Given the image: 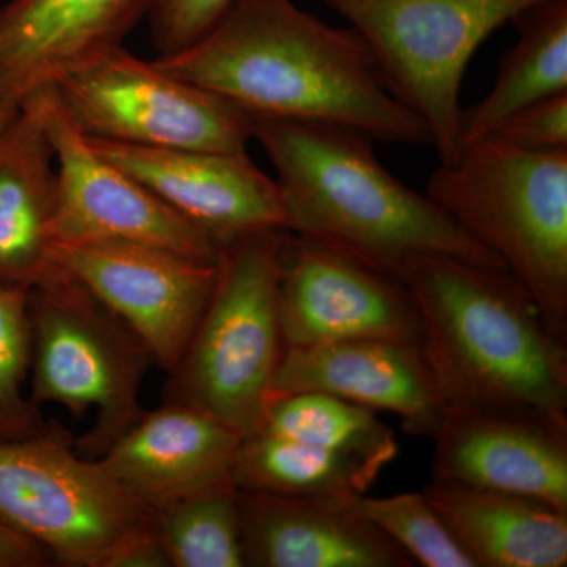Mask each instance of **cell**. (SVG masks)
Segmentation results:
<instances>
[{
	"label": "cell",
	"instance_id": "9a60e30c",
	"mask_svg": "<svg viewBox=\"0 0 567 567\" xmlns=\"http://www.w3.org/2000/svg\"><path fill=\"white\" fill-rule=\"evenodd\" d=\"M300 391L393 413L406 434L421 436H434L447 406L420 342L395 339L284 349L271 399Z\"/></svg>",
	"mask_w": 567,
	"mask_h": 567
},
{
	"label": "cell",
	"instance_id": "7c38bea8",
	"mask_svg": "<svg viewBox=\"0 0 567 567\" xmlns=\"http://www.w3.org/2000/svg\"><path fill=\"white\" fill-rule=\"evenodd\" d=\"M278 316L284 349L354 339L420 342L415 305L394 275L286 230Z\"/></svg>",
	"mask_w": 567,
	"mask_h": 567
},
{
	"label": "cell",
	"instance_id": "8fae6325",
	"mask_svg": "<svg viewBox=\"0 0 567 567\" xmlns=\"http://www.w3.org/2000/svg\"><path fill=\"white\" fill-rule=\"evenodd\" d=\"M51 262L128 324L167 372L182 360L218 274L216 262L121 240L55 244Z\"/></svg>",
	"mask_w": 567,
	"mask_h": 567
},
{
	"label": "cell",
	"instance_id": "9c48e42d",
	"mask_svg": "<svg viewBox=\"0 0 567 567\" xmlns=\"http://www.w3.org/2000/svg\"><path fill=\"white\" fill-rule=\"evenodd\" d=\"M51 87L92 140L230 153L248 152L252 140L248 112L142 61L122 44L85 59Z\"/></svg>",
	"mask_w": 567,
	"mask_h": 567
},
{
	"label": "cell",
	"instance_id": "ffe728a7",
	"mask_svg": "<svg viewBox=\"0 0 567 567\" xmlns=\"http://www.w3.org/2000/svg\"><path fill=\"white\" fill-rule=\"evenodd\" d=\"M423 494L475 567H565L567 513L528 496L432 483Z\"/></svg>",
	"mask_w": 567,
	"mask_h": 567
},
{
	"label": "cell",
	"instance_id": "f1b7e54d",
	"mask_svg": "<svg viewBox=\"0 0 567 567\" xmlns=\"http://www.w3.org/2000/svg\"><path fill=\"white\" fill-rule=\"evenodd\" d=\"M50 561L43 547L0 522V567H44Z\"/></svg>",
	"mask_w": 567,
	"mask_h": 567
},
{
	"label": "cell",
	"instance_id": "4fadbf2b",
	"mask_svg": "<svg viewBox=\"0 0 567 567\" xmlns=\"http://www.w3.org/2000/svg\"><path fill=\"white\" fill-rule=\"evenodd\" d=\"M107 162L152 189L164 203L223 246L264 230H287L274 178L246 153L153 148L92 140Z\"/></svg>",
	"mask_w": 567,
	"mask_h": 567
},
{
	"label": "cell",
	"instance_id": "5bb4252c",
	"mask_svg": "<svg viewBox=\"0 0 567 567\" xmlns=\"http://www.w3.org/2000/svg\"><path fill=\"white\" fill-rule=\"evenodd\" d=\"M432 483L505 492L567 513V431L535 417L447 405Z\"/></svg>",
	"mask_w": 567,
	"mask_h": 567
},
{
	"label": "cell",
	"instance_id": "52a82bcc",
	"mask_svg": "<svg viewBox=\"0 0 567 567\" xmlns=\"http://www.w3.org/2000/svg\"><path fill=\"white\" fill-rule=\"evenodd\" d=\"M0 522L74 567H123L151 513L55 431L0 440Z\"/></svg>",
	"mask_w": 567,
	"mask_h": 567
},
{
	"label": "cell",
	"instance_id": "30bf717a",
	"mask_svg": "<svg viewBox=\"0 0 567 567\" xmlns=\"http://www.w3.org/2000/svg\"><path fill=\"white\" fill-rule=\"evenodd\" d=\"M29 96L39 107L54 151L58 185L52 245L136 241L200 262H218L221 248L210 235L92 147L71 121L54 87L40 89Z\"/></svg>",
	"mask_w": 567,
	"mask_h": 567
},
{
	"label": "cell",
	"instance_id": "e0dca14e",
	"mask_svg": "<svg viewBox=\"0 0 567 567\" xmlns=\"http://www.w3.org/2000/svg\"><path fill=\"white\" fill-rule=\"evenodd\" d=\"M244 436L181 402L142 413L96 458L104 472L145 509L230 481Z\"/></svg>",
	"mask_w": 567,
	"mask_h": 567
},
{
	"label": "cell",
	"instance_id": "83f0119b",
	"mask_svg": "<svg viewBox=\"0 0 567 567\" xmlns=\"http://www.w3.org/2000/svg\"><path fill=\"white\" fill-rule=\"evenodd\" d=\"M491 136L522 151H567V93L529 104Z\"/></svg>",
	"mask_w": 567,
	"mask_h": 567
},
{
	"label": "cell",
	"instance_id": "d4e9b609",
	"mask_svg": "<svg viewBox=\"0 0 567 567\" xmlns=\"http://www.w3.org/2000/svg\"><path fill=\"white\" fill-rule=\"evenodd\" d=\"M31 364V289L0 279V440L47 431L37 405L24 395Z\"/></svg>",
	"mask_w": 567,
	"mask_h": 567
},
{
	"label": "cell",
	"instance_id": "ba28073f",
	"mask_svg": "<svg viewBox=\"0 0 567 567\" xmlns=\"http://www.w3.org/2000/svg\"><path fill=\"white\" fill-rule=\"evenodd\" d=\"M32 398L95 412V427L76 443L99 458L142 415L140 391L151 353L114 312L70 276L55 271L31 289Z\"/></svg>",
	"mask_w": 567,
	"mask_h": 567
},
{
	"label": "cell",
	"instance_id": "8992f818",
	"mask_svg": "<svg viewBox=\"0 0 567 567\" xmlns=\"http://www.w3.org/2000/svg\"><path fill=\"white\" fill-rule=\"evenodd\" d=\"M349 21L390 91L431 133L440 162L461 152V89L496 29L554 0H324Z\"/></svg>",
	"mask_w": 567,
	"mask_h": 567
},
{
	"label": "cell",
	"instance_id": "2e32d148",
	"mask_svg": "<svg viewBox=\"0 0 567 567\" xmlns=\"http://www.w3.org/2000/svg\"><path fill=\"white\" fill-rule=\"evenodd\" d=\"M152 0H10L0 7V117L121 44Z\"/></svg>",
	"mask_w": 567,
	"mask_h": 567
},
{
	"label": "cell",
	"instance_id": "4316f807",
	"mask_svg": "<svg viewBox=\"0 0 567 567\" xmlns=\"http://www.w3.org/2000/svg\"><path fill=\"white\" fill-rule=\"evenodd\" d=\"M234 0H152L148 10L153 47L173 54L199 40Z\"/></svg>",
	"mask_w": 567,
	"mask_h": 567
},
{
	"label": "cell",
	"instance_id": "d6986e66",
	"mask_svg": "<svg viewBox=\"0 0 567 567\" xmlns=\"http://www.w3.org/2000/svg\"><path fill=\"white\" fill-rule=\"evenodd\" d=\"M54 151L29 96L0 117V279L32 287L58 271L51 262Z\"/></svg>",
	"mask_w": 567,
	"mask_h": 567
},
{
	"label": "cell",
	"instance_id": "6da1fadb",
	"mask_svg": "<svg viewBox=\"0 0 567 567\" xmlns=\"http://www.w3.org/2000/svg\"><path fill=\"white\" fill-rule=\"evenodd\" d=\"M153 62L254 118L330 123L432 147L427 126L390 91L358 33L293 0H234L199 40Z\"/></svg>",
	"mask_w": 567,
	"mask_h": 567
},
{
	"label": "cell",
	"instance_id": "603a6c76",
	"mask_svg": "<svg viewBox=\"0 0 567 567\" xmlns=\"http://www.w3.org/2000/svg\"><path fill=\"white\" fill-rule=\"evenodd\" d=\"M256 434L364 458L382 468L399 454L393 429L372 410L320 391L275 395Z\"/></svg>",
	"mask_w": 567,
	"mask_h": 567
},
{
	"label": "cell",
	"instance_id": "3957f363",
	"mask_svg": "<svg viewBox=\"0 0 567 567\" xmlns=\"http://www.w3.org/2000/svg\"><path fill=\"white\" fill-rule=\"evenodd\" d=\"M252 140L274 164L289 233L394 276L421 254L506 268L427 194L383 167L365 134L330 123L254 118Z\"/></svg>",
	"mask_w": 567,
	"mask_h": 567
},
{
	"label": "cell",
	"instance_id": "5b68a950",
	"mask_svg": "<svg viewBox=\"0 0 567 567\" xmlns=\"http://www.w3.org/2000/svg\"><path fill=\"white\" fill-rule=\"evenodd\" d=\"M286 230L223 246L215 287L171 380V402L192 405L246 439L259 431L284 344L278 316Z\"/></svg>",
	"mask_w": 567,
	"mask_h": 567
},
{
	"label": "cell",
	"instance_id": "cb8c5ba5",
	"mask_svg": "<svg viewBox=\"0 0 567 567\" xmlns=\"http://www.w3.org/2000/svg\"><path fill=\"white\" fill-rule=\"evenodd\" d=\"M148 513L169 566H246L240 491L233 481L182 496Z\"/></svg>",
	"mask_w": 567,
	"mask_h": 567
},
{
	"label": "cell",
	"instance_id": "484cf974",
	"mask_svg": "<svg viewBox=\"0 0 567 567\" xmlns=\"http://www.w3.org/2000/svg\"><path fill=\"white\" fill-rule=\"evenodd\" d=\"M369 520L424 567H475L423 492L360 499Z\"/></svg>",
	"mask_w": 567,
	"mask_h": 567
},
{
	"label": "cell",
	"instance_id": "7a4b0ae2",
	"mask_svg": "<svg viewBox=\"0 0 567 567\" xmlns=\"http://www.w3.org/2000/svg\"><path fill=\"white\" fill-rule=\"evenodd\" d=\"M395 278L415 305L421 349L447 405L567 431V346L506 268L421 254L402 262Z\"/></svg>",
	"mask_w": 567,
	"mask_h": 567
},
{
	"label": "cell",
	"instance_id": "7402d4cb",
	"mask_svg": "<svg viewBox=\"0 0 567 567\" xmlns=\"http://www.w3.org/2000/svg\"><path fill=\"white\" fill-rule=\"evenodd\" d=\"M383 470L364 458L254 434L241 440L230 481L238 491L254 494L358 502Z\"/></svg>",
	"mask_w": 567,
	"mask_h": 567
},
{
	"label": "cell",
	"instance_id": "277c9868",
	"mask_svg": "<svg viewBox=\"0 0 567 567\" xmlns=\"http://www.w3.org/2000/svg\"><path fill=\"white\" fill-rule=\"evenodd\" d=\"M425 194L502 260L567 346V151L528 152L483 137L440 164Z\"/></svg>",
	"mask_w": 567,
	"mask_h": 567
},
{
	"label": "cell",
	"instance_id": "44dd1931",
	"mask_svg": "<svg viewBox=\"0 0 567 567\" xmlns=\"http://www.w3.org/2000/svg\"><path fill=\"white\" fill-rule=\"evenodd\" d=\"M516 47L499 63L491 92L462 111V145L494 134L518 111L567 93V0H554L514 18Z\"/></svg>",
	"mask_w": 567,
	"mask_h": 567
},
{
	"label": "cell",
	"instance_id": "ac0fdd59",
	"mask_svg": "<svg viewBox=\"0 0 567 567\" xmlns=\"http://www.w3.org/2000/svg\"><path fill=\"white\" fill-rule=\"evenodd\" d=\"M246 566L413 567L358 502L240 491Z\"/></svg>",
	"mask_w": 567,
	"mask_h": 567
}]
</instances>
